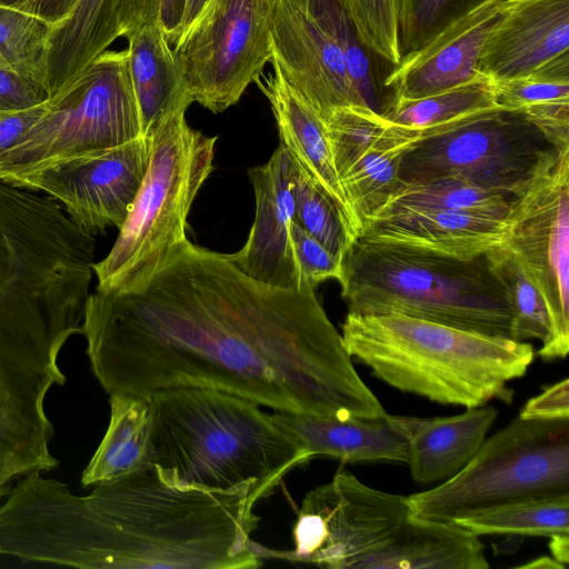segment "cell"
<instances>
[{
    "instance_id": "cell-18",
    "label": "cell",
    "mask_w": 569,
    "mask_h": 569,
    "mask_svg": "<svg viewBox=\"0 0 569 569\" xmlns=\"http://www.w3.org/2000/svg\"><path fill=\"white\" fill-rule=\"evenodd\" d=\"M563 60H569V0H507L483 44L479 72L508 80Z\"/></svg>"
},
{
    "instance_id": "cell-6",
    "label": "cell",
    "mask_w": 569,
    "mask_h": 569,
    "mask_svg": "<svg viewBox=\"0 0 569 569\" xmlns=\"http://www.w3.org/2000/svg\"><path fill=\"white\" fill-rule=\"evenodd\" d=\"M338 281L351 313H401L511 338L512 311L488 253L462 259L360 236Z\"/></svg>"
},
{
    "instance_id": "cell-45",
    "label": "cell",
    "mask_w": 569,
    "mask_h": 569,
    "mask_svg": "<svg viewBox=\"0 0 569 569\" xmlns=\"http://www.w3.org/2000/svg\"><path fill=\"white\" fill-rule=\"evenodd\" d=\"M549 539L551 557L567 567L569 560V535L553 536Z\"/></svg>"
},
{
    "instance_id": "cell-39",
    "label": "cell",
    "mask_w": 569,
    "mask_h": 569,
    "mask_svg": "<svg viewBox=\"0 0 569 569\" xmlns=\"http://www.w3.org/2000/svg\"><path fill=\"white\" fill-rule=\"evenodd\" d=\"M290 237L300 291H316L328 279L339 280L342 258L331 253L295 221Z\"/></svg>"
},
{
    "instance_id": "cell-7",
    "label": "cell",
    "mask_w": 569,
    "mask_h": 569,
    "mask_svg": "<svg viewBox=\"0 0 569 569\" xmlns=\"http://www.w3.org/2000/svg\"><path fill=\"white\" fill-rule=\"evenodd\" d=\"M184 114L169 116L150 137V162L133 206L109 253L92 266L99 291L139 289L187 239V217L213 169L217 137L191 128Z\"/></svg>"
},
{
    "instance_id": "cell-19",
    "label": "cell",
    "mask_w": 569,
    "mask_h": 569,
    "mask_svg": "<svg viewBox=\"0 0 569 569\" xmlns=\"http://www.w3.org/2000/svg\"><path fill=\"white\" fill-rule=\"evenodd\" d=\"M503 219L440 209L390 207L367 219L359 237L470 259L502 242Z\"/></svg>"
},
{
    "instance_id": "cell-35",
    "label": "cell",
    "mask_w": 569,
    "mask_h": 569,
    "mask_svg": "<svg viewBox=\"0 0 569 569\" xmlns=\"http://www.w3.org/2000/svg\"><path fill=\"white\" fill-rule=\"evenodd\" d=\"M293 221L340 258L355 241L335 202L301 169L295 191Z\"/></svg>"
},
{
    "instance_id": "cell-36",
    "label": "cell",
    "mask_w": 569,
    "mask_h": 569,
    "mask_svg": "<svg viewBox=\"0 0 569 569\" xmlns=\"http://www.w3.org/2000/svg\"><path fill=\"white\" fill-rule=\"evenodd\" d=\"M498 108L520 114L530 108L569 98V60L521 78L493 81Z\"/></svg>"
},
{
    "instance_id": "cell-22",
    "label": "cell",
    "mask_w": 569,
    "mask_h": 569,
    "mask_svg": "<svg viewBox=\"0 0 569 569\" xmlns=\"http://www.w3.org/2000/svg\"><path fill=\"white\" fill-rule=\"evenodd\" d=\"M498 417L493 406L467 408L449 417L397 416L408 442L407 465L422 485L442 482L476 455Z\"/></svg>"
},
{
    "instance_id": "cell-28",
    "label": "cell",
    "mask_w": 569,
    "mask_h": 569,
    "mask_svg": "<svg viewBox=\"0 0 569 569\" xmlns=\"http://www.w3.org/2000/svg\"><path fill=\"white\" fill-rule=\"evenodd\" d=\"M322 120L338 176L371 149L401 147L408 150L428 138L422 131L396 124L361 104L335 108Z\"/></svg>"
},
{
    "instance_id": "cell-24",
    "label": "cell",
    "mask_w": 569,
    "mask_h": 569,
    "mask_svg": "<svg viewBox=\"0 0 569 569\" xmlns=\"http://www.w3.org/2000/svg\"><path fill=\"white\" fill-rule=\"evenodd\" d=\"M122 1L78 0L63 20L50 27L44 57V84L50 98L121 37Z\"/></svg>"
},
{
    "instance_id": "cell-17",
    "label": "cell",
    "mask_w": 569,
    "mask_h": 569,
    "mask_svg": "<svg viewBox=\"0 0 569 569\" xmlns=\"http://www.w3.org/2000/svg\"><path fill=\"white\" fill-rule=\"evenodd\" d=\"M506 2L483 0L403 56L385 78L392 98H421L477 77L483 44Z\"/></svg>"
},
{
    "instance_id": "cell-14",
    "label": "cell",
    "mask_w": 569,
    "mask_h": 569,
    "mask_svg": "<svg viewBox=\"0 0 569 569\" xmlns=\"http://www.w3.org/2000/svg\"><path fill=\"white\" fill-rule=\"evenodd\" d=\"M151 138L87 150L40 163L2 180L59 200L69 218L92 234L124 223L149 167Z\"/></svg>"
},
{
    "instance_id": "cell-37",
    "label": "cell",
    "mask_w": 569,
    "mask_h": 569,
    "mask_svg": "<svg viewBox=\"0 0 569 569\" xmlns=\"http://www.w3.org/2000/svg\"><path fill=\"white\" fill-rule=\"evenodd\" d=\"M483 0H397L401 56Z\"/></svg>"
},
{
    "instance_id": "cell-2",
    "label": "cell",
    "mask_w": 569,
    "mask_h": 569,
    "mask_svg": "<svg viewBox=\"0 0 569 569\" xmlns=\"http://www.w3.org/2000/svg\"><path fill=\"white\" fill-rule=\"evenodd\" d=\"M243 492L168 482L150 465L86 496L39 471L0 503V555L81 569H248L259 518Z\"/></svg>"
},
{
    "instance_id": "cell-30",
    "label": "cell",
    "mask_w": 569,
    "mask_h": 569,
    "mask_svg": "<svg viewBox=\"0 0 569 569\" xmlns=\"http://www.w3.org/2000/svg\"><path fill=\"white\" fill-rule=\"evenodd\" d=\"M407 149H371L339 173L349 203L360 223L379 213L403 186L400 162Z\"/></svg>"
},
{
    "instance_id": "cell-40",
    "label": "cell",
    "mask_w": 569,
    "mask_h": 569,
    "mask_svg": "<svg viewBox=\"0 0 569 569\" xmlns=\"http://www.w3.org/2000/svg\"><path fill=\"white\" fill-rule=\"evenodd\" d=\"M49 91L39 79L0 68V112L30 109L47 102Z\"/></svg>"
},
{
    "instance_id": "cell-25",
    "label": "cell",
    "mask_w": 569,
    "mask_h": 569,
    "mask_svg": "<svg viewBox=\"0 0 569 569\" xmlns=\"http://www.w3.org/2000/svg\"><path fill=\"white\" fill-rule=\"evenodd\" d=\"M485 546L475 533L450 522L412 517L371 569H488Z\"/></svg>"
},
{
    "instance_id": "cell-33",
    "label": "cell",
    "mask_w": 569,
    "mask_h": 569,
    "mask_svg": "<svg viewBox=\"0 0 569 569\" xmlns=\"http://www.w3.org/2000/svg\"><path fill=\"white\" fill-rule=\"evenodd\" d=\"M305 1L337 41L360 102L381 113L383 103L378 93L368 49L359 38L346 0Z\"/></svg>"
},
{
    "instance_id": "cell-42",
    "label": "cell",
    "mask_w": 569,
    "mask_h": 569,
    "mask_svg": "<svg viewBox=\"0 0 569 569\" xmlns=\"http://www.w3.org/2000/svg\"><path fill=\"white\" fill-rule=\"evenodd\" d=\"M48 101L30 109L0 112V157L40 118Z\"/></svg>"
},
{
    "instance_id": "cell-9",
    "label": "cell",
    "mask_w": 569,
    "mask_h": 569,
    "mask_svg": "<svg viewBox=\"0 0 569 569\" xmlns=\"http://www.w3.org/2000/svg\"><path fill=\"white\" fill-rule=\"evenodd\" d=\"M142 136L128 52L106 50L0 157V181L46 161L126 143Z\"/></svg>"
},
{
    "instance_id": "cell-8",
    "label": "cell",
    "mask_w": 569,
    "mask_h": 569,
    "mask_svg": "<svg viewBox=\"0 0 569 569\" xmlns=\"http://www.w3.org/2000/svg\"><path fill=\"white\" fill-rule=\"evenodd\" d=\"M569 495V419L518 417L455 476L408 496L413 516L452 523L521 499Z\"/></svg>"
},
{
    "instance_id": "cell-13",
    "label": "cell",
    "mask_w": 569,
    "mask_h": 569,
    "mask_svg": "<svg viewBox=\"0 0 569 569\" xmlns=\"http://www.w3.org/2000/svg\"><path fill=\"white\" fill-rule=\"evenodd\" d=\"M273 0H207L173 50L193 102L213 113L236 104L272 59Z\"/></svg>"
},
{
    "instance_id": "cell-20",
    "label": "cell",
    "mask_w": 569,
    "mask_h": 569,
    "mask_svg": "<svg viewBox=\"0 0 569 569\" xmlns=\"http://www.w3.org/2000/svg\"><path fill=\"white\" fill-rule=\"evenodd\" d=\"M256 84L270 102L280 143L299 168L335 202L355 240L360 223L349 203L328 140L323 120L273 66Z\"/></svg>"
},
{
    "instance_id": "cell-26",
    "label": "cell",
    "mask_w": 569,
    "mask_h": 569,
    "mask_svg": "<svg viewBox=\"0 0 569 569\" xmlns=\"http://www.w3.org/2000/svg\"><path fill=\"white\" fill-rule=\"evenodd\" d=\"M109 396V425L82 471L84 487L112 481L150 466L149 396L126 392Z\"/></svg>"
},
{
    "instance_id": "cell-29",
    "label": "cell",
    "mask_w": 569,
    "mask_h": 569,
    "mask_svg": "<svg viewBox=\"0 0 569 569\" xmlns=\"http://www.w3.org/2000/svg\"><path fill=\"white\" fill-rule=\"evenodd\" d=\"M452 523L475 533L548 537L569 535V495L521 499L470 516Z\"/></svg>"
},
{
    "instance_id": "cell-47",
    "label": "cell",
    "mask_w": 569,
    "mask_h": 569,
    "mask_svg": "<svg viewBox=\"0 0 569 569\" xmlns=\"http://www.w3.org/2000/svg\"><path fill=\"white\" fill-rule=\"evenodd\" d=\"M519 568H530V569H566V566L558 562L555 558L542 556L530 560L527 563H522L518 566Z\"/></svg>"
},
{
    "instance_id": "cell-41",
    "label": "cell",
    "mask_w": 569,
    "mask_h": 569,
    "mask_svg": "<svg viewBox=\"0 0 569 569\" xmlns=\"http://www.w3.org/2000/svg\"><path fill=\"white\" fill-rule=\"evenodd\" d=\"M519 417L538 420L569 419V380L565 378L529 399Z\"/></svg>"
},
{
    "instance_id": "cell-1",
    "label": "cell",
    "mask_w": 569,
    "mask_h": 569,
    "mask_svg": "<svg viewBox=\"0 0 569 569\" xmlns=\"http://www.w3.org/2000/svg\"><path fill=\"white\" fill-rule=\"evenodd\" d=\"M81 335L108 395L201 387L315 417L388 415L316 291L258 281L188 239L139 289L90 293Z\"/></svg>"
},
{
    "instance_id": "cell-21",
    "label": "cell",
    "mask_w": 569,
    "mask_h": 569,
    "mask_svg": "<svg viewBox=\"0 0 569 569\" xmlns=\"http://www.w3.org/2000/svg\"><path fill=\"white\" fill-rule=\"evenodd\" d=\"M271 416L311 459L331 457L348 463L408 460V442L397 416L360 419L281 410H272Z\"/></svg>"
},
{
    "instance_id": "cell-11",
    "label": "cell",
    "mask_w": 569,
    "mask_h": 569,
    "mask_svg": "<svg viewBox=\"0 0 569 569\" xmlns=\"http://www.w3.org/2000/svg\"><path fill=\"white\" fill-rule=\"evenodd\" d=\"M503 246L542 295L550 332L538 350L545 360L569 351V149H555L510 199Z\"/></svg>"
},
{
    "instance_id": "cell-5",
    "label": "cell",
    "mask_w": 569,
    "mask_h": 569,
    "mask_svg": "<svg viewBox=\"0 0 569 569\" xmlns=\"http://www.w3.org/2000/svg\"><path fill=\"white\" fill-rule=\"evenodd\" d=\"M341 337L351 358L387 385L441 405L510 402L509 382L535 360L531 343L401 313L348 312Z\"/></svg>"
},
{
    "instance_id": "cell-3",
    "label": "cell",
    "mask_w": 569,
    "mask_h": 569,
    "mask_svg": "<svg viewBox=\"0 0 569 569\" xmlns=\"http://www.w3.org/2000/svg\"><path fill=\"white\" fill-rule=\"evenodd\" d=\"M24 190L0 181V352L60 355L81 333L94 240Z\"/></svg>"
},
{
    "instance_id": "cell-43",
    "label": "cell",
    "mask_w": 569,
    "mask_h": 569,
    "mask_svg": "<svg viewBox=\"0 0 569 569\" xmlns=\"http://www.w3.org/2000/svg\"><path fill=\"white\" fill-rule=\"evenodd\" d=\"M78 0H0L10 7L47 22L50 27L63 20Z\"/></svg>"
},
{
    "instance_id": "cell-10",
    "label": "cell",
    "mask_w": 569,
    "mask_h": 569,
    "mask_svg": "<svg viewBox=\"0 0 569 569\" xmlns=\"http://www.w3.org/2000/svg\"><path fill=\"white\" fill-rule=\"evenodd\" d=\"M412 515L408 497L375 489L339 469L305 496L292 529L293 549L262 547L261 555L329 569H370Z\"/></svg>"
},
{
    "instance_id": "cell-16",
    "label": "cell",
    "mask_w": 569,
    "mask_h": 569,
    "mask_svg": "<svg viewBox=\"0 0 569 569\" xmlns=\"http://www.w3.org/2000/svg\"><path fill=\"white\" fill-rule=\"evenodd\" d=\"M300 168L280 143L267 163L250 168L256 216L243 247L227 253L246 274L267 284L299 290L291 242L295 191Z\"/></svg>"
},
{
    "instance_id": "cell-15",
    "label": "cell",
    "mask_w": 569,
    "mask_h": 569,
    "mask_svg": "<svg viewBox=\"0 0 569 569\" xmlns=\"http://www.w3.org/2000/svg\"><path fill=\"white\" fill-rule=\"evenodd\" d=\"M270 34L271 63L321 119L335 108L363 106L337 41L305 0H273Z\"/></svg>"
},
{
    "instance_id": "cell-32",
    "label": "cell",
    "mask_w": 569,
    "mask_h": 569,
    "mask_svg": "<svg viewBox=\"0 0 569 569\" xmlns=\"http://www.w3.org/2000/svg\"><path fill=\"white\" fill-rule=\"evenodd\" d=\"M488 256L507 291L512 311L511 339H536L543 342L550 332V318L542 295L503 246L496 247Z\"/></svg>"
},
{
    "instance_id": "cell-23",
    "label": "cell",
    "mask_w": 569,
    "mask_h": 569,
    "mask_svg": "<svg viewBox=\"0 0 569 569\" xmlns=\"http://www.w3.org/2000/svg\"><path fill=\"white\" fill-rule=\"evenodd\" d=\"M126 38L141 132L151 137L169 116L186 112L193 99L158 19L141 24Z\"/></svg>"
},
{
    "instance_id": "cell-38",
    "label": "cell",
    "mask_w": 569,
    "mask_h": 569,
    "mask_svg": "<svg viewBox=\"0 0 569 569\" xmlns=\"http://www.w3.org/2000/svg\"><path fill=\"white\" fill-rule=\"evenodd\" d=\"M365 47L396 66L401 60L397 0H346Z\"/></svg>"
},
{
    "instance_id": "cell-27",
    "label": "cell",
    "mask_w": 569,
    "mask_h": 569,
    "mask_svg": "<svg viewBox=\"0 0 569 569\" xmlns=\"http://www.w3.org/2000/svg\"><path fill=\"white\" fill-rule=\"evenodd\" d=\"M495 108L498 107L493 80L479 73L463 83L421 98H391L381 114L396 124L430 137Z\"/></svg>"
},
{
    "instance_id": "cell-34",
    "label": "cell",
    "mask_w": 569,
    "mask_h": 569,
    "mask_svg": "<svg viewBox=\"0 0 569 569\" xmlns=\"http://www.w3.org/2000/svg\"><path fill=\"white\" fill-rule=\"evenodd\" d=\"M49 30L50 26L41 19L0 4V68L17 70L44 83Z\"/></svg>"
},
{
    "instance_id": "cell-46",
    "label": "cell",
    "mask_w": 569,
    "mask_h": 569,
    "mask_svg": "<svg viewBox=\"0 0 569 569\" xmlns=\"http://www.w3.org/2000/svg\"><path fill=\"white\" fill-rule=\"evenodd\" d=\"M206 2H207V0H187L184 13H183V18H182V23H181L180 37L186 31V29L191 24V22L197 17V14L200 12V10L202 9V7Z\"/></svg>"
},
{
    "instance_id": "cell-31",
    "label": "cell",
    "mask_w": 569,
    "mask_h": 569,
    "mask_svg": "<svg viewBox=\"0 0 569 569\" xmlns=\"http://www.w3.org/2000/svg\"><path fill=\"white\" fill-rule=\"evenodd\" d=\"M511 198L461 178L440 177L403 183L383 209L390 207L440 209L503 219Z\"/></svg>"
},
{
    "instance_id": "cell-44",
    "label": "cell",
    "mask_w": 569,
    "mask_h": 569,
    "mask_svg": "<svg viewBox=\"0 0 569 569\" xmlns=\"http://www.w3.org/2000/svg\"><path fill=\"white\" fill-rule=\"evenodd\" d=\"M187 0H158V21L172 48L177 44Z\"/></svg>"
},
{
    "instance_id": "cell-12",
    "label": "cell",
    "mask_w": 569,
    "mask_h": 569,
    "mask_svg": "<svg viewBox=\"0 0 569 569\" xmlns=\"http://www.w3.org/2000/svg\"><path fill=\"white\" fill-rule=\"evenodd\" d=\"M555 150L522 117L495 108L403 152L405 183L457 177L513 197Z\"/></svg>"
},
{
    "instance_id": "cell-4",
    "label": "cell",
    "mask_w": 569,
    "mask_h": 569,
    "mask_svg": "<svg viewBox=\"0 0 569 569\" xmlns=\"http://www.w3.org/2000/svg\"><path fill=\"white\" fill-rule=\"evenodd\" d=\"M150 465L170 483L243 492L254 505L309 453L260 405L201 387L149 396Z\"/></svg>"
}]
</instances>
